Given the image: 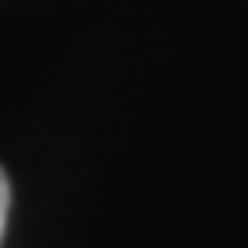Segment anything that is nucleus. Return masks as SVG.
I'll use <instances>...</instances> for the list:
<instances>
[{
    "mask_svg": "<svg viewBox=\"0 0 248 248\" xmlns=\"http://www.w3.org/2000/svg\"><path fill=\"white\" fill-rule=\"evenodd\" d=\"M7 210H11V183H7V172L0 169V241L7 231Z\"/></svg>",
    "mask_w": 248,
    "mask_h": 248,
    "instance_id": "1",
    "label": "nucleus"
}]
</instances>
